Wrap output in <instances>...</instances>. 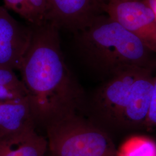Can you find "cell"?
Segmentation results:
<instances>
[{
    "label": "cell",
    "instance_id": "cell-1",
    "mask_svg": "<svg viewBox=\"0 0 156 156\" xmlns=\"http://www.w3.org/2000/svg\"><path fill=\"white\" fill-rule=\"evenodd\" d=\"M59 30L50 22L33 26L31 42L19 69L34 122L44 127L80 113L85 103L83 90L65 61Z\"/></svg>",
    "mask_w": 156,
    "mask_h": 156
},
{
    "label": "cell",
    "instance_id": "cell-2",
    "mask_svg": "<svg viewBox=\"0 0 156 156\" xmlns=\"http://www.w3.org/2000/svg\"><path fill=\"white\" fill-rule=\"evenodd\" d=\"M73 37L82 60L102 77L108 79L129 67L151 69L155 63L154 53L105 13Z\"/></svg>",
    "mask_w": 156,
    "mask_h": 156
},
{
    "label": "cell",
    "instance_id": "cell-3",
    "mask_svg": "<svg viewBox=\"0 0 156 156\" xmlns=\"http://www.w3.org/2000/svg\"><path fill=\"white\" fill-rule=\"evenodd\" d=\"M153 78L151 68L132 67L107 79L90 102L95 123L103 129L146 127Z\"/></svg>",
    "mask_w": 156,
    "mask_h": 156
},
{
    "label": "cell",
    "instance_id": "cell-4",
    "mask_svg": "<svg viewBox=\"0 0 156 156\" xmlns=\"http://www.w3.org/2000/svg\"><path fill=\"white\" fill-rule=\"evenodd\" d=\"M50 156H116V149L105 130L75 113L45 127Z\"/></svg>",
    "mask_w": 156,
    "mask_h": 156
},
{
    "label": "cell",
    "instance_id": "cell-5",
    "mask_svg": "<svg viewBox=\"0 0 156 156\" xmlns=\"http://www.w3.org/2000/svg\"><path fill=\"white\" fill-rule=\"evenodd\" d=\"M104 12L156 53V17L142 0H109Z\"/></svg>",
    "mask_w": 156,
    "mask_h": 156
},
{
    "label": "cell",
    "instance_id": "cell-6",
    "mask_svg": "<svg viewBox=\"0 0 156 156\" xmlns=\"http://www.w3.org/2000/svg\"><path fill=\"white\" fill-rule=\"evenodd\" d=\"M32 34V26L18 22L0 6V66L19 70Z\"/></svg>",
    "mask_w": 156,
    "mask_h": 156
},
{
    "label": "cell",
    "instance_id": "cell-7",
    "mask_svg": "<svg viewBox=\"0 0 156 156\" xmlns=\"http://www.w3.org/2000/svg\"><path fill=\"white\" fill-rule=\"evenodd\" d=\"M48 22L73 34L87 27L104 13L98 0H46Z\"/></svg>",
    "mask_w": 156,
    "mask_h": 156
},
{
    "label": "cell",
    "instance_id": "cell-8",
    "mask_svg": "<svg viewBox=\"0 0 156 156\" xmlns=\"http://www.w3.org/2000/svg\"><path fill=\"white\" fill-rule=\"evenodd\" d=\"M48 149L46 138L35 127L0 138V156H45Z\"/></svg>",
    "mask_w": 156,
    "mask_h": 156
},
{
    "label": "cell",
    "instance_id": "cell-9",
    "mask_svg": "<svg viewBox=\"0 0 156 156\" xmlns=\"http://www.w3.org/2000/svg\"><path fill=\"white\" fill-rule=\"evenodd\" d=\"M35 127L27 97L0 101V138Z\"/></svg>",
    "mask_w": 156,
    "mask_h": 156
},
{
    "label": "cell",
    "instance_id": "cell-10",
    "mask_svg": "<svg viewBox=\"0 0 156 156\" xmlns=\"http://www.w3.org/2000/svg\"><path fill=\"white\" fill-rule=\"evenodd\" d=\"M8 10L16 13L27 24L36 26L48 22L46 0H4Z\"/></svg>",
    "mask_w": 156,
    "mask_h": 156
},
{
    "label": "cell",
    "instance_id": "cell-11",
    "mask_svg": "<svg viewBox=\"0 0 156 156\" xmlns=\"http://www.w3.org/2000/svg\"><path fill=\"white\" fill-rule=\"evenodd\" d=\"M27 98V92L22 79L14 70L0 66V101Z\"/></svg>",
    "mask_w": 156,
    "mask_h": 156
},
{
    "label": "cell",
    "instance_id": "cell-12",
    "mask_svg": "<svg viewBox=\"0 0 156 156\" xmlns=\"http://www.w3.org/2000/svg\"><path fill=\"white\" fill-rule=\"evenodd\" d=\"M116 156H156V143L145 136H131L116 150Z\"/></svg>",
    "mask_w": 156,
    "mask_h": 156
},
{
    "label": "cell",
    "instance_id": "cell-13",
    "mask_svg": "<svg viewBox=\"0 0 156 156\" xmlns=\"http://www.w3.org/2000/svg\"><path fill=\"white\" fill-rule=\"evenodd\" d=\"M146 127H156V75L153 78V89L147 116Z\"/></svg>",
    "mask_w": 156,
    "mask_h": 156
},
{
    "label": "cell",
    "instance_id": "cell-14",
    "mask_svg": "<svg viewBox=\"0 0 156 156\" xmlns=\"http://www.w3.org/2000/svg\"><path fill=\"white\" fill-rule=\"evenodd\" d=\"M153 11L156 17V0H142Z\"/></svg>",
    "mask_w": 156,
    "mask_h": 156
},
{
    "label": "cell",
    "instance_id": "cell-15",
    "mask_svg": "<svg viewBox=\"0 0 156 156\" xmlns=\"http://www.w3.org/2000/svg\"><path fill=\"white\" fill-rule=\"evenodd\" d=\"M98 1L100 3L102 6H103L105 4H106V3L109 1V0H98Z\"/></svg>",
    "mask_w": 156,
    "mask_h": 156
}]
</instances>
